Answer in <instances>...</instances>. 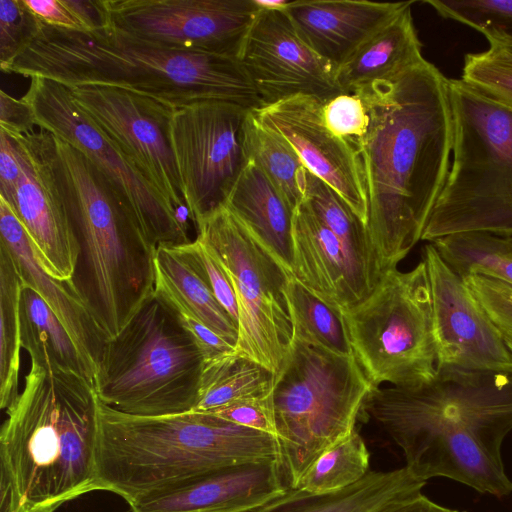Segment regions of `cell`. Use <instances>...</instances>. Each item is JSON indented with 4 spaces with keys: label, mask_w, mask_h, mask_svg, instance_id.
Returning a JSON list of instances; mask_svg holds the SVG:
<instances>
[{
    "label": "cell",
    "mask_w": 512,
    "mask_h": 512,
    "mask_svg": "<svg viewBox=\"0 0 512 512\" xmlns=\"http://www.w3.org/2000/svg\"><path fill=\"white\" fill-rule=\"evenodd\" d=\"M377 87L359 155L367 232L383 274L421 241L450 170L453 118L448 78L426 59Z\"/></svg>",
    "instance_id": "cell-1"
},
{
    "label": "cell",
    "mask_w": 512,
    "mask_h": 512,
    "mask_svg": "<svg viewBox=\"0 0 512 512\" xmlns=\"http://www.w3.org/2000/svg\"><path fill=\"white\" fill-rule=\"evenodd\" d=\"M427 481L446 477L481 493L512 492L501 455L512 431V372L438 368L429 383L375 388L364 409Z\"/></svg>",
    "instance_id": "cell-2"
},
{
    "label": "cell",
    "mask_w": 512,
    "mask_h": 512,
    "mask_svg": "<svg viewBox=\"0 0 512 512\" xmlns=\"http://www.w3.org/2000/svg\"><path fill=\"white\" fill-rule=\"evenodd\" d=\"M98 406L83 375L30 360L0 430V512H56L100 490Z\"/></svg>",
    "instance_id": "cell-3"
},
{
    "label": "cell",
    "mask_w": 512,
    "mask_h": 512,
    "mask_svg": "<svg viewBox=\"0 0 512 512\" xmlns=\"http://www.w3.org/2000/svg\"><path fill=\"white\" fill-rule=\"evenodd\" d=\"M7 73L42 77L67 87L106 85L176 108L224 100L262 106L241 61L234 57L154 46L111 25L83 32L42 23Z\"/></svg>",
    "instance_id": "cell-4"
},
{
    "label": "cell",
    "mask_w": 512,
    "mask_h": 512,
    "mask_svg": "<svg viewBox=\"0 0 512 512\" xmlns=\"http://www.w3.org/2000/svg\"><path fill=\"white\" fill-rule=\"evenodd\" d=\"M56 187L79 247L74 286L108 340L154 292V247L108 178L51 133Z\"/></svg>",
    "instance_id": "cell-5"
},
{
    "label": "cell",
    "mask_w": 512,
    "mask_h": 512,
    "mask_svg": "<svg viewBox=\"0 0 512 512\" xmlns=\"http://www.w3.org/2000/svg\"><path fill=\"white\" fill-rule=\"evenodd\" d=\"M98 422L100 490L128 505L224 467L280 455L275 435L209 413L137 416L99 401Z\"/></svg>",
    "instance_id": "cell-6"
},
{
    "label": "cell",
    "mask_w": 512,
    "mask_h": 512,
    "mask_svg": "<svg viewBox=\"0 0 512 512\" xmlns=\"http://www.w3.org/2000/svg\"><path fill=\"white\" fill-rule=\"evenodd\" d=\"M450 170L421 240L463 232L512 237V111L448 78Z\"/></svg>",
    "instance_id": "cell-7"
},
{
    "label": "cell",
    "mask_w": 512,
    "mask_h": 512,
    "mask_svg": "<svg viewBox=\"0 0 512 512\" xmlns=\"http://www.w3.org/2000/svg\"><path fill=\"white\" fill-rule=\"evenodd\" d=\"M203 366L175 310L153 292L107 342L94 387L101 403L125 414L184 413L197 403Z\"/></svg>",
    "instance_id": "cell-8"
},
{
    "label": "cell",
    "mask_w": 512,
    "mask_h": 512,
    "mask_svg": "<svg viewBox=\"0 0 512 512\" xmlns=\"http://www.w3.org/2000/svg\"><path fill=\"white\" fill-rule=\"evenodd\" d=\"M375 388L355 356H339L293 336L272 389L278 463L286 488L295 487L324 452L356 430Z\"/></svg>",
    "instance_id": "cell-9"
},
{
    "label": "cell",
    "mask_w": 512,
    "mask_h": 512,
    "mask_svg": "<svg viewBox=\"0 0 512 512\" xmlns=\"http://www.w3.org/2000/svg\"><path fill=\"white\" fill-rule=\"evenodd\" d=\"M354 355L374 386L412 388L438 373L432 299L425 262L384 272L371 294L342 312Z\"/></svg>",
    "instance_id": "cell-10"
},
{
    "label": "cell",
    "mask_w": 512,
    "mask_h": 512,
    "mask_svg": "<svg viewBox=\"0 0 512 512\" xmlns=\"http://www.w3.org/2000/svg\"><path fill=\"white\" fill-rule=\"evenodd\" d=\"M196 231L227 273L236 294V353L277 375L293 338L285 294L290 273L225 205L206 216Z\"/></svg>",
    "instance_id": "cell-11"
},
{
    "label": "cell",
    "mask_w": 512,
    "mask_h": 512,
    "mask_svg": "<svg viewBox=\"0 0 512 512\" xmlns=\"http://www.w3.org/2000/svg\"><path fill=\"white\" fill-rule=\"evenodd\" d=\"M30 79L22 99L31 108L36 126L79 150L108 178L128 204L147 240L156 248L191 242L184 215L79 108L69 88L42 77Z\"/></svg>",
    "instance_id": "cell-12"
},
{
    "label": "cell",
    "mask_w": 512,
    "mask_h": 512,
    "mask_svg": "<svg viewBox=\"0 0 512 512\" xmlns=\"http://www.w3.org/2000/svg\"><path fill=\"white\" fill-rule=\"evenodd\" d=\"M253 111L224 100H202L172 110L169 141L195 228L225 204L250 162Z\"/></svg>",
    "instance_id": "cell-13"
},
{
    "label": "cell",
    "mask_w": 512,
    "mask_h": 512,
    "mask_svg": "<svg viewBox=\"0 0 512 512\" xmlns=\"http://www.w3.org/2000/svg\"><path fill=\"white\" fill-rule=\"evenodd\" d=\"M109 25L157 47L239 59L254 0H104Z\"/></svg>",
    "instance_id": "cell-14"
},
{
    "label": "cell",
    "mask_w": 512,
    "mask_h": 512,
    "mask_svg": "<svg viewBox=\"0 0 512 512\" xmlns=\"http://www.w3.org/2000/svg\"><path fill=\"white\" fill-rule=\"evenodd\" d=\"M68 88L79 108L125 157L180 214H189L169 141L173 108L113 86L85 84Z\"/></svg>",
    "instance_id": "cell-15"
},
{
    "label": "cell",
    "mask_w": 512,
    "mask_h": 512,
    "mask_svg": "<svg viewBox=\"0 0 512 512\" xmlns=\"http://www.w3.org/2000/svg\"><path fill=\"white\" fill-rule=\"evenodd\" d=\"M432 299L438 368L512 372V349L464 279L430 242L422 250Z\"/></svg>",
    "instance_id": "cell-16"
},
{
    "label": "cell",
    "mask_w": 512,
    "mask_h": 512,
    "mask_svg": "<svg viewBox=\"0 0 512 512\" xmlns=\"http://www.w3.org/2000/svg\"><path fill=\"white\" fill-rule=\"evenodd\" d=\"M260 8L244 40L239 60L262 106L298 94L325 99L340 91L336 67L300 36L284 7Z\"/></svg>",
    "instance_id": "cell-17"
},
{
    "label": "cell",
    "mask_w": 512,
    "mask_h": 512,
    "mask_svg": "<svg viewBox=\"0 0 512 512\" xmlns=\"http://www.w3.org/2000/svg\"><path fill=\"white\" fill-rule=\"evenodd\" d=\"M7 134L13 140L21 168L10 207L26 230L46 273L70 281L76 271L79 247L51 168V133L39 128L23 134Z\"/></svg>",
    "instance_id": "cell-18"
},
{
    "label": "cell",
    "mask_w": 512,
    "mask_h": 512,
    "mask_svg": "<svg viewBox=\"0 0 512 512\" xmlns=\"http://www.w3.org/2000/svg\"><path fill=\"white\" fill-rule=\"evenodd\" d=\"M254 115L284 138L305 168L327 183L367 227L369 205L360 155L328 128L321 98L294 95L254 109Z\"/></svg>",
    "instance_id": "cell-19"
},
{
    "label": "cell",
    "mask_w": 512,
    "mask_h": 512,
    "mask_svg": "<svg viewBox=\"0 0 512 512\" xmlns=\"http://www.w3.org/2000/svg\"><path fill=\"white\" fill-rule=\"evenodd\" d=\"M293 275L343 312L371 294L382 272L373 253L340 237L302 201L293 219Z\"/></svg>",
    "instance_id": "cell-20"
},
{
    "label": "cell",
    "mask_w": 512,
    "mask_h": 512,
    "mask_svg": "<svg viewBox=\"0 0 512 512\" xmlns=\"http://www.w3.org/2000/svg\"><path fill=\"white\" fill-rule=\"evenodd\" d=\"M284 489L278 460H264L209 472L129 506L130 512H246Z\"/></svg>",
    "instance_id": "cell-21"
},
{
    "label": "cell",
    "mask_w": 512,
    "mask_h": 512,
    "mask_svg": "<svg viewBox=\"0 0 512 512\" xmlns=\"http://www.w3.org/2000/svg\"><path fill=\"white\" fill-rule=\"evenodd\" d=\"M0 242L12 254L24 285L40 295L71 336L94 386L96 372L109 340L73 281L53 278L42 268L26 230L1 197Z\"/></svg>",
    "instance_id": "cell-22"
},
{
    "label": "cell",
    "mask_w": 512,
    "mask_h": 512,
    "mask_svg": "<svg viewBox=\"0 0 512 512\" xmlns=\"http://www.w3.org/2000/svg\"><path fill=\"white\" fill-rule=\"evenodd\" d=\"M405 3L299 0L287 2L284 11L308 45L337 68Z\"/></svg>",
    "instance_id": "cell-23"
},
{
    "label": "cell",
    "mask_w": 512,
    "mask_h": 512,
    "mask_svg": "<svg viewBox=\"0 0 512 512\" xmlns=\"http://www.w3.org/2000/svg\"><path fill=\"white\" fill-rule=\"evenodd\" d=\"M224 205L293 274L295 208L253 160L242 171Z\"/></svg>",
    "instance_id": "cell-24"
},
{
    "label": "cell",
    "mask_w": 512,
    "mask_h": 512,
    "mask_svg": "<svg viewBox=\"0 0 512 512\" xmlns=\"http://www.w3.org/2000/svg\"><path fill=\"white\" fill-rule=\"evenodd\" d=\"M426 481L404 466L390 471H369L361 480L342 490L312 493L288 487L275 497L246 512H375L411 494Z\"/></svg>",
    "instance_id": "cell-25"
},
{
    "label": "cell",
    "mask_w": 512,
    "mask_h": 512,
    "mask_svg": "<svg viewBox=\"0 0 512 512\" xmlns=\"http://www.w3.org/2000/svg\"><path fill=\"white\" fill-rule=\"evenodd\" d=\"M405 5L336 68L340 90L392 80L420 63L422 43L414 25L411 6Z\"/></svg>",
    "instance_id": "cell-26"
},
{
    "label": "cell",
    "mask_w": 512,
    "mask_h": 512,
    "mask_svg": "<svg viewBox=\"0 0 512 512\" xmlns=\"http://www.w3.org/2000/svg\"><path fill=\"white\" fill-rule=\"evenodd\" d=\"M154 292L178 314L200 321L236 346L238 326L217 301L209 285L176 246H158Z\"/></svg>",
    "instance_id": "cell-27"
},
{
    "label": "cell",
    "mask_w": 512,
    "mask_h": 512,
    "mask_svg": "<svg viewBox=\"0 0 512 512\" xmlns=\"http://www.w3.org/2000/svg\"><path fill=\"white\" fill-rule=\"evenodd\" d=\"M274 379L265 367L235 350L204 361L192 411L210 413L238 400L266 396L272 392Z\"/></svg>",
    "instance_id": "cell-28"
},
{
    "label": "cell",
    "mask_w": 512,
    "mask_h": 512,
    "mask_svg": "<svg viewBox=\"0 0 512 512\" xmlns=\"http://www.w3.org/2000/svg\"><path fill=\"white\" fill-rule=\"evenodd\" d=\"M20 318L22 348L30 360L52 362L83 375L91 383L71 336L40 295L26 285L21 294Z\"/></svg>",
    "instance_id": "cell-29"
},
{
    "label": "cell",
    "mask_w": 512,
    "mask_h": 512,
    "mask_svg": "<svg viewBox=\"0 0 512 512\" xmlns=\"http://www.w3.org/2000/svg\"><path fill=\"white\" fill-rule=\"evenodd\" d=\"M286 300L299 340L343 357L355 356L343 313L289 274Z\"/></svg>",
    "instance_id": "cell-30"
},
{
    "label": "cell",
    "mask_w": 512,
    "mask_h": 512,
    "mask_svg": "<svg viewBox=\"0 0 512 512\" xmlns=\"http://www.w3.org/2000/svg\"><path fill=\"white\" fill-rule=\"evenodd\" d=\"M23 280L9 249L0 242V407L19 392L22 348L20 301Z\"/></svg>",
    "instance_id": "cell-31"
},
{
    "label": "cell",
    "mask_w": 512,
    "mask_h": 512,
    "mask_svg": "<svg viewBox=\"0 0 512 512\" xmlns=\"http://www.w3.org/2000/svg\"><path fill=\"white\" fill-rule=\"evenodd\" d=\"M442 259L462 278L480 274L512 284V237L463 232L431 242Z\"/></svg>",
    "instance_id": "cell-32"
},
{
    "label": "cell",
    "mask_w": 512,
    "mask_h": 512,
    "mask_svg": "<svg viewBox=\"0 0 512 512\" xmlns=\"http://www.w3.org/2000/svg\"><path fill=\"white\" fill-rule=\"evenodd\" d=\"M248 144L253 160L296 209L304 199L307 169L289 143L263 126L255 117L250 121Z\"/></svg>",
    "instance_id": "cell-33"
},
{
    "label": "cell",
    "mask_w": 512,
    "mask_h": 512,
    "mask_svg": "<svg viewBox=\"0 0 512 512\" xmlns=\"http://www.w3.org/2000/svg\"><path fill=\"white\" fill-rule=\"evenodd\" d=\"M369 458L366 444L355 430L348 438L324 452L295 487L312 493L342 490L369 472Z\"/></svg>",
    "instance_id": "cell-34"
},
{
    "label": "cell",
    "mask_w": 512,
    "mask_h": 512,
    "mask_svg": "<svg viewBox=\"0 0 512 512\" xmlns=\"http://www.w3.org/2000/svg\"><path fill=\"white\" fill-rule=\"evenodd\" d=\"M377 100V82L340 90L322 99L326 125L358 154L370 130Z\"/></svg>",
    "instance_id": "cell-35"
},
{
    "label": "cell",
    "mask_w": 512,
    "mask_h": 512,
    "mask_svg": "<svg viewBox=\"0 0 512 512\" xmlns=\"http://www.w3.org/2000/svg\"><path fill=\"white\" fill-rule=\"evenodd\" d=\"M460 79L512 111V53L509 51L489 44L485 51L467 53Z\"/></svg>",
    "instance_id": "cell-36"
},
{
    "label": "cell",
    "mask_w": 512,
    "mask_h": 512,
    "mask_svg": "<svg viewBox=\"0 0 512 512\" xmlns=\"http://www.w3.org/2000/svg\"><path fill=\"white\" fill-rule=\"evenodd\" d=\"M439 16L469 26L484 37L512 39V0H426Z\"/></svg>",
    "instance_id": "cell-37"
},
{
    "label": "cell",
    "mask_w": 512,
    "mask_h": 512,
    "mask_svg": "<svg viewBox=\"0 0 512 512\" xmlns=\"http://www.w3.org/2000/svg\"><path fill=\"white\" fill-rule=\"evenodd\" d=\"M42 23L22 0H0V68L4 73L37 36Z\"/></svg>",
    "instance_id": "cell-38"
},
{
    "label": "cell",
    "mask_w": 512,
    "mask_h": 512,
    "mask_svg": "<svg viewBox=\"0 0 512 512\" xmlns=\"http://www.w3.org/2000/svg\"><path fill=\"white\" fill-rule=\"evenodd\" d=\"M176 247L201 274L217 301L238 326L239 310L232 282L206 243L196 236L191 242Z\"/></svg>",
    "instance_id": "cell-39"
},
{
    "label": "cell",
    "mask_w": 512,
    "mask_h": 512,
    "mask_svg": "<svg viewBox=\"0 0 512 512\" xmlns=\"http://www.w3.org/2000/svg\"><path fill=\"white\" fill-rule=\"evenodd\" d=\"M463 279L502 334L512 338V284L480 274Z\"/></svg>",
    "instance_id": "cell-40"
},
{
    "label": "cell",
    "mask_w": 512,
    "mask_h": 512,
    "mask_svg": "<svg viewBox=\"0 0 512 512\" xmlns=\"http://www.w3.org/2000/svg\"><path fill=\"white\" fill-rule=\"evenodd\" d=\"M209 414L243 427L276 436L272 392L263 397L238 400Z\"/></svg>",
    "instance_id": "cell-41"
},
{
    "label": "cell",
    "mask_w": 512,
    "mask_h": 512,
    "mask_svg": "<svg viewBox=\"0 0 512 512\" xmlns=\"http://www.w3.org/2000/svg\"><path fill=\"white\" fill-rule=\"evenodd\" d=\"M36 123L29 105L0 91V129L9 134H23L35 130Z\"/></svg>",
    "instance_id": "cell-42"
},
{
    "label": "cell",
    "mask_w": 512,
    "mask_h": 512,
    "mask_svg": "<svg viewBox=\"0 0 512 512\" xmlns=\"http://www.w3.org/2000/svg\"><path fill=\"white\" fill-rule=\"evenodd\" d=\"M177 315L182 325L192 336L203 356L204 361L212 360L218 356L235 350V346L233 344L226 341L200 321L184 314L177 313Z\"/></svg>",
    "instance_id": "cell-43"
},
{
    "label": "cell",
    "mask_w": 512,
    "mask_h": 512,
    "mask_svg": "<svg viewBox=\"0 0 512 512\" xmlns=\"http://www.w3.org/2000/svg\"><path fill=\"white\" fill-rule=\"evenodd\" d=\"M21 174L20 163L11 137L0 129V197L12 204Z\"/></svg>",
    "instance_id": "cell-44"
},
{
    "label": "cell",
    "mask_w": 512,
    "mask_h": 512,
    "mask_svg": "<svg viewBox=\"0 0 512 512\" xmlns=\"http://www.w3.org/2000/svg\"><path fill=\"white\" fill-rule=\"evenodd\" d=\"M24 5L46 25L84 31L81 23L67 9L62 0H22Z\"/></svg>",
    "instance_id": "cell-45"
},
{
    "label": "cell",
    "mask_w": 512,
    "mask_h": 512,
    "mask_svg": "<svg viewBox=\"0 0 512 512\" xmlns=\"http://www.w3.org/2000/svg\"><path fill=\"white\" fill-rule=\"evenodd\" d=\"M67 9L81 23L85 32L109 26V16L104 0H62Z\"/></svg>",
    "instance_id": "cell-46"
},
{
    "label": "cell",
    "mask_w": 512,
    "mask_h": 512,
    "mask_svg": "<svg viewBox=\"0 0 512 512\" xmlns=\"http://www.w3.org/2000/svg\"><path fill=\"white\" fill-rule=\"evenodd\" d=\"M375 512H457L456 510L441 506L422 492L398 499Z\"/></svg>",
    "instance_id": "cell-47"
},
{
    "label": "cell",
    "mask_w": 512,
    "mask_h": 512,
    "mask_svg": "<svg viewBox=\"0 0 512 512\" xmlns=\"http://www.w3.org/2000/svg\"><path fill=\"white\" fill-rule=\"evenodd\" d=\"M489 44L498 45L505 50L512 53V39H505L499 37H485Z\"/></svg>",
    "instance_id": "cell-48"
},
{
    "label": "cell",
    "mask_w": 512,
    "mask_h": 512,
    "mask_svg": "<svg viewBox=\"0 0 512 512\" xmlns=\"http://www.w3.org/2000/svg\"><path fill=\"white\" fill-rule=\"evenodd\" d=\"M506 341H507L509 347L512 349V338H506Z\"/></svg>",
    "instance_id": "cell-49"
}]
</instances>
